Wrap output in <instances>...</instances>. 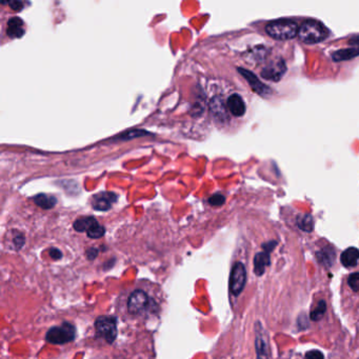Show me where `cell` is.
<instances>
[{
  "instance_id": "obj_5",
  "label": "cell",
  "mask_w": 359,
  "mask_h": 359,
  "mask_svg": "<svg viewBox=\"0 0 359 359\" xmlns=\"http://www.w3.org/2000/svg\"><path fill=\"white\" fill-rule=\"evenodd\" d=\"M97 335L107 344H113L117 337V319L114 316H99L95 321Z\"/></svg>"
},
{
  "instance_id": "obj_8",
  "label": "cell",
  "mask_w": 359,
  "mask_h": 359,
  "mask_svg": "<svg viewBox=\"0 0 359 359\" xmlns=\"http://www.w3.org/2000/svg\"><path fill=\"white\" fill-rule=\"evenodd\" d=\"M255 347L256 359H270V344L269 336L260 322L255 325Z\"/></svg>"
},
{
  "instance_id": "obj_23",
  "label": "cell",
  "mask_w": 359,
  "mask_h": 359,
  "mask_svg": "<svg viewBox=\"0 0 359 359\" xmlns=\"http://www.w3.org/2000/svg\"><path fill=\"white\" fill-rule=\"evenodd\" d=\"M349 285L355 292L359 291V273H353L349 277Z\"/></svg>"
},
{
  "instance_id": "obj_4",
  "label": "cell",
  "mask_w": 359,
  "mask_h": 359,
  "mask_svg": "<svg viewBox=\"0 0 359 359\" xmlns=\"http://www.w3.org/2000/svg\"><path fill=\"white\" fill-rule=\"evenodd\" d=\"M75 335V327L69 322H65L61 326L51 328L46 335V339L52 345H65L73 342Z\"/></svg>"
},
{
  "instance_id": "obj_1",
  "label": "cell",
  "mask_w": 359,
  "mask_h": 359,
  "mask_svg": "<svg viewBox=\"0 0 359 359\" xmlns=\"http://www.w3.org/2000/svg\"><path fill=\"white\" fill-rule=\"evenodd\" d=\"M119 311L124 319L145 320L159 312V302L150 285L140 283L120 295Z\"/></svg>"
},
{
  "instance_id": "obj_22",
  "label": "cell",
  "mask_w": 359,
  "mask_h": 359,
  "mask_svg": "<svg viewBox=\"0 0 359 359\" xmlns=\"http://www.w3.org/2000/svg\"><path fill=\"white\" fill-rule=\"evenodd\" d=\"M146 134H149L146 131H141V130H134V131H130L125 134H121L120 136L117 137V139H123V140H129L131 138H135V137H139V136H145Z\"/></svg>"
},
{
  "instance_id": "obj_27",
  "label": "cell",
  "mask_w": 359,
  "mask_h": 359,
  "mask_svg": "<svg viewBox=\"0 0 359 359\" xmlns=\"http://www.w3.org/2000/svg\"><path fill=\"white\" fill-rule=\"evenodd\" d=\"M8 3H10V6L13 8L14 11H20L23 6V3L21 1H12Z\"/></svg>"
},
{
  "instance_id": "obj_21",
  "label": "cell",
  "mask_w": 359,
  "mask_h": 359,
  "mask_svg": "<svg viewBox=\"0 0 359 359\" xmlns=\"http://www.w3.org/2000/svg\"><path fill=\"white\" fill-rule=\"evenodd\" d=\"M327 311V303L325 300H320L317 302L316 307L311 311L310 317L312 320H320L324 317L325 313Z\"/></svg>"
},
{
  "instance_id": "obj_24",
  "label": "cell",
  "mask_w": 359,
  "mask_h": 359,
  "mask_svg": "<svg viewBox=\"0 0 359 359\" xmlns=\"http://www.w3.org/2000/svg\"><path fill=\"white\" fill-rule=\"evenodd\" d=\"M224 201H226V197L221 194H214L209 199V203L212 205H215V206L222 205L224 203Z\"/></svg>"
},
{
  "instance_id": "obj_15",
  "label": "cell",
  "mask_w": 359,
  "mask_h": 359,
  "mask_svg": "<svg viewBox=\"0 0 359 359\" xmlns=\"http://www.w3.org/2000/svg\"><path fill=\"white\" fill-rule=\"evenodd\" d=\"M359 260V250L351 247L345 250L342 254V264L346 268H354Z\"/></svg>"
},
{
  "instance_id": "obj_10",
  "label": "cell",
  "mask_w": 359,
  "mask_h": 359,
  "mask_svg": "<svg viewBox=\"0 0 359 359\" xmlns=\"http://www.w3.org/2000/svg\"><path fill=\"white\" fill-rule=\"evenodd\" d=\"M116 200H117V196L114 193H98L93 197L92 206L96 211H107Z\"/></svg>"
},
{
  "instance_id": "obj_3",
  "label": "cell",
  "mask_w": 359,
  "mask_h": 359,
  "mask_svg": "<svg viewBox=\"0 0 359 359\" xmlns=\"http://www.w3.org/2000/svg\"><path fill=\"white\" fill-rule=\"evenodd\" d=\"M298 36L302 42L314 44L325 40L329 36V31L322 22L315 19H308L300 24Z\"/></svg>"
},
{
  "instance_id": "obj_16",
  "label": "cell",
  "mask_w": 359,
  "mask_h": 359,
  "mask_svg": "<svg viewBox=\"0 0 359 359\" xmlns=\"http://www.w3.org/2000/svg\"><path fill=\"white\" fill-rule=\"evenodd\" d=\"M33 200L36 204L44 210H49V209L54 208L57 202V199L55 198V197L52 195H47V194H39L37 196H35Z\"/></svg>"
},
{
  "instance_id": "obj_17",
  "label": "cell",
  "mask_w": 359,
  "mask_h": 359,
  "mask_svg": "<svg viewBox=\"0 0 359 359\" xmlns=\"http://www.w3.org/2000/svg\"><path fill=\"white\" fill-rule=\"evenodd\" d=\"M359 56V47L351 48V49H345V50H339L333 54V59L335 61H345L350 60L354 57Z\"/></svg>"
},
{
  "instance_id": "obj_2",
  "label": "cell",
  "mask_w": 359,
  "mask_h": 359,
  "mask_svg": "<svg viewBox=\"0 0 359 359\" xmlns=\"http://www.w3.org/2000/svg\"><path fill=\"white\" fill-rule=\"evenodd\" d=\"M266 32L270 37L277 40H290L298 35L299 26L291 19H277L266 25Z\"/></svg>"
},
{
  "instance_id": "obj_12",
  "label": "cell",
  "mask_w": 359,
  "mask_h": 359,
  "mask_svg": "<svg viewBox=\"0 0 359 359\" xmlns=\"http://www.w3.org/2000/svg\"><path fill=\"white\" fill-rule=\"evenodd\" d=\"M227 105L229 111L236 117H241L246 113V103L238 94L231 95L228 98Z\"/></svg>"
},
{
  "instance_id": "obj_11",
  "label": "cell",
  "mask_w": 359,
  "mask_h": 359,
  "mask_svg": "<svg viewBox=\"0 0 359 359\" xmlns=\"http://www.w3.org/2000/svg\"><path fill=\"white\" fill-rule=\"evenodd\" d=\"M286 68L283 60L272 62L270 66L265 68L262 72V76L268 80H272V82H278L282 75L284 74Z\"/></svg>"
},
{
  "instance_id": "obj_28",
  "label": "cell",
  "mask_w": 359,
  "mask_h": 359,
  "mask_svg": "<svg viewBox=\"0 0 359 359\" xmlns=\"http://www.w3.org/2000/svg\"><path fill=\"white\" fill-rule=\"evenodd\" d=\"M97 250L96 249H91L90 251H88V256L90 259H94L97 255Z\"/></svg>"
},
{
  "instance_id": "obj_19",
  "label": "cell",
  "mask_w": 359,
  "mask_h": 359,
  "mask_svg": "<svg viewBox=\"0 0 359 359\" xmlns=\"http://www.w3.org/2000/svg\"><path fill=\"white\" fill-rule=\"evenodd\" d=\"M334 257H335V253L332 249H324L317 253V258L319 260V263L326 267L332 266V264L334 263Z\"/></svg>"
},
{
  "instance_id": "obj_6",
  "label": "cell",
  "mask_w": 359,
  "mask_h": 359,
  "mask_svg": "<svg viewBox=\"0 0 359 359\" xmlns=\"http://www.w3.org/2000/svg\"><path fill=\"white\" fill-rule=\"evenodd\" d=\"M73 227L77 232H87L88 236L93 239L101 238L105 232L104 228L94 217L78 218L75 220Z\"/></svg>"
},
{
  "instance_id": "obj_25",
  "label": "cell",
  "mask_w": 359,
  "mask_h": 359,
  "mask_svg": "<svg viewBox=\"0 0 359 359\" xmlns=\"http://www.w3.org/2000/svg\"><path fill=\"white\" fill-rule=\"evenodd\" d=\"M304 359H325V356L319 350H311L304 355Z\"/></svg>"
},
{
  "instance_id": "obj_26",
  "label": "cell",
  "mask_w": 359,
  "mask_h": 359,
  "mask_svg": "<svg viewBox=\"0 0 359 359\" xmlns=\"http://www.w3.org/2000/svg\"><path fill=\"white\" fill-rule=\"evenodd\" d=\"M50 255H51V257H52L53 259H60V258H61V256H62V254H61L60 251H59V250H57V249H55V248L51 249V251H50Z\"/></svg>"
},
{
  "instance_id": "obj_9",
  "label": "cell",
  "mask_w": 359,
  "mask_h": 359,
  "mask_svg": "<svg viewBox=\"0 0 359 359\" xmlns=\"http://www.w3.org/2000/svg\"><path fill=\"white\" fill-rule=\"evenodd\" d=\"M238 72L242 76H244V78L249 83V85L251 86V88H252L253 91L255 93H257L258 95L267 96V95L272 93L271 89L269 87H267V86H265L258 79V77L254 73H252L251 71L246 70V69H242V68H238Z\"/></svg>"
},
{
  "instance_id": "obj_13",
  "label": "cell",
  "mask_w": 359,
  "mask_h": 359,
  "mask_svg": "<svg viewBox=\"0 0 359 359\" xmlns=\"http://www.w3.org/2000/svg\"><path fill=\"white\" fill-rule=\"evenodd\" d=\"M6 34L11 38H20L24 34L23 21L19 17H12L6 24Z\"/></svg>"
},
{
  "instance_id": "obj_14",
  "label": "cell",
  "mask_w": 359,
  "mask_h": 359,
  "mask_svg": "<svg viewBox=\"0 0 359 359\" xmlns=\"http://www.w3.org/2000/svg\"><path fill=\"white\" fill-rule=\"evenodd\" d=\"M269 266H270V253L264 251V252H259L255 255L254 272L257 276H262Z\"/></svg>"
},
{
  "instance_id": "obj_7",
  "label": "cell",
  "mask_w": 359,
  "mask_h": 359,
  "mask_svg": "<svg viewBox=\"0 0 359 359\" xmlns=\"http://www.w3.org/2000/svg\"><path fill=\"white\" fill-rule=\"evenodd\" d=\"M247 282V271L241 263H236L233 266L230 276V291L234 296H238Z\"/></svg>"
},
{
  "instance_id": "obj_18",
  "label": "cell",
  "mask_w": 359,
  "mask_h": 359,
  "mask_svg": "<svg viewBox=\"0 0 359 359\" xmlns=\"http://www.w3.org/2000/svg\"><path fill=\"white\" fill-rule=\"evenodd\" d=\"M210 106H211V111L213 112V114L215 116H216V117H218L220 119H226L228 117L226 106H224L220 98H217V97L213 98Z\"/></svg>"
},
{
  "instance_id": "obj_20",
  "label": "cell",
  "mask_w": 359,
  "mask_h": 359,
  "mask_svg": "<svg viewBox=\"0 0 359 359\" xmlns=\"http://www.w3.org/2000/svg\"><path fill=\"white\" fill-rule=\"evenodd\" d=\"M297 226L304 232H311L314 228V220L310 214L300 215L297 218Z\"/></svg>"
}]
</instances>
